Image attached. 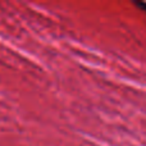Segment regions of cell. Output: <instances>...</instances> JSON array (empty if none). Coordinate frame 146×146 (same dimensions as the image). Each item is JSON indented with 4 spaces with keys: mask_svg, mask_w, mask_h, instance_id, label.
<instances>
[{
    "mask_svg": "<svg viewBox=\"0 0 146 146\" xmlns=\"http://www.w3.org/2000/svg\"><path fill=\"white\" fill-rule=\"evenodd\" d=\"M136 5H139L140 8H142V9L146 12V3H142V1H140V3H136Z\"/></svg>",
    "mask_w": 146,
    "mask_h": 146,
    "instance_id": "6da1fadb",
    "label": "cell"
}]
</instances>
